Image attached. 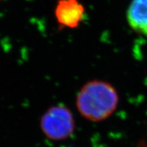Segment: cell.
Segmentation results:
<instances>
[{"mask_svg":"<svg viewBox=\"0 0 147 147\" xmlns=\"http://www.w3.org/2000/svg\"><path fill=\"white\" fill-rule=\"evenodd\" d=\"M0 1H2V0H0Z\"/></svg>","mask_w":147,"mask_h":147,"instance_id":"5b68a950","label":"cell"},{"mask_svg":"<svg viewBox=\"0 0 147 147\" xmlns=\"http://www.w3.org/2000/svg\"><path fill=\"white\" fill-rule=\"evenodd\" d=\"M40 128L47 138L55 141L64 140L74 132L75 120L67 107L55 105L47 109L42 115Z\"/></svg>","mask_w":147,"mask_h":147,"instance_id":"7a4b0ae2","label":"cell"},{"mask_svg":"<svg viewBox=\"0 0 147 147\" xmlns=\"http://www.w3.org/2000/svg\"><path fill=\"white\" fill-rule=\"evenodd\" d=\"M127 20L134 31L147 36V0H132L127 11Z\"/></svg>","mask_w":147,"mask_h":147,"instance_id":"277c9868","label":"cell"},{"mask_svg":"<svg viewBox=\"0 0 147 147\" xmlns=\"http://www.w3.org/2000/svg\"><path fill=\"white\" fill-rule=\"evenodd\" d=\"M119 101L118 92L113 86L105 80H94L82 86L77 95L76 107L83 118L98 122L116 111Z\"/></svg>","mask_w":147,"mask_h":147,"instance_id":"6da1fadb","label":"cell"},{"mask_svg":"<svg viewBox=\"0 0 147 147\" xmlns=\"http://www.w3.org/2000/svg\"><path fill=\"white\" fill-rule=\"evenodd\" d=\"M54 15L59 26L76 29L83 21L85 8L79 0H58Z\"/></svg>","mask_w":147,"mask_h":147,"instance_id":"3957f363","label":"cell"}]
</instances>
